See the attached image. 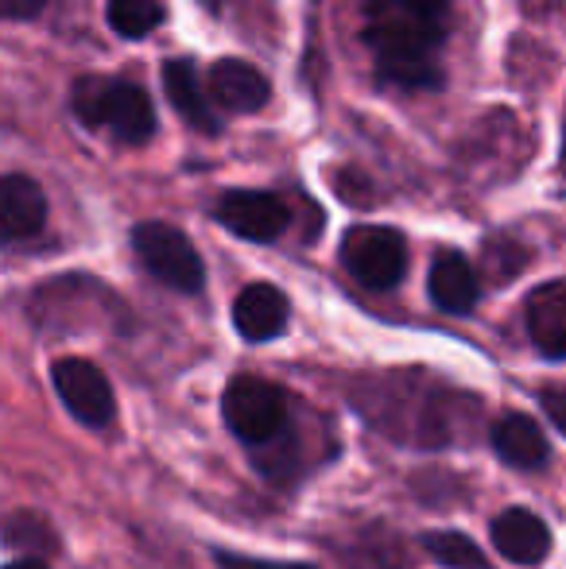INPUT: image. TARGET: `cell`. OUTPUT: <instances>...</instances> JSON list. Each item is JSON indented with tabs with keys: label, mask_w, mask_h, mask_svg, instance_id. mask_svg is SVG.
I'll use <instances>...</instances> for the list:
<instances>
[{
	"label": "cell",
	"mask_w": 566,
	"mask_h": 569,
	"mask_svg": "<svg viewBox=\"0 0 566 569\" xmlns=\"http://www.w3.org/2000/svg\"><path fill=\"white\" fill-rule=\"evenodd\" d=\"M47 0H0V20H36Z\"/></svg>",
	"instance_id": "19"
},
{
	"label": "cell",
	"mask_w": 566,
	"mask_h": 569,
	"mask_svg": "<svg viewBox=\"0 0 566 569\" xmlns=\"http://www.w3.org/2000/svg\"><path fill=\"white\" fill-rule=\"evenodd\" d=\"M341 263L369 291H393L408 271V240L385 226H357L341 240Z\"/></svg>",
	"instance_id": "4"
},
{
	"label": "cell",
	"mask_w": 566,
	"mask_h": 569,
	"mask_svg": "<svg viewBox=\"0 0 566 569\" xmlns=\"http://www.w3.org/2000/svg\"><path fill=\"white\" fill-rule=\"evenodd\" d=\"M214 218L229 232H237V237L268 244V240H276L287 229L291 213H287L284 198L268 194V190H229L214 206Z\"/></svg>",
	"instance_id": "7"
},
{
	"label": "cell",
	"mask_w": 566,
	"mask_h": 569,
	"mask_svg": "<svg viewBox=\"0 0 566 569\" xmlns=\"http://www.w3.org/2000/svg\"><path fill=\"white\" fill-rule=\"evenodd\" d=\"M132 248H137L140 263L148 268L151 279H159L163 287L179 295H198L206 283V263L198 256V248L187 240V232L163 221H143L132 229Z\"/></svg>",
	"instance_id": "3"
},
{
	"label": "cell",
	"mask_w": 566,
	"mask_h": 569,
	"mask_svg": "<svg viewBox=\"0 0 566 569\" xmlns=\"http://www.w3.org/2000/svg\"><path fill=\"white\" fill-rule=\"evenodd\" d=\"M54 391H59L62 407L75 415L82 427H109L117 415V396L109 376L98 365L82 357H62L51 368Z\"/></svg>",
	"instance_id": "6"
},
{
	"label": "cell",
	"mask_w": 566,
	"mask_h": 569,
	"mask_svg": "<svg viewBox=\"0 0 566 569\" xmlns=\"http://www.w3.org/2000/svg\"><path fill=\"white\" fill-rule=\"evenodd\" d=\"M528 12H536V16H552V12H559L563 8V0H520Z\"/></svg>",
	"instance_id": "21"
},
{
	"label": "cell",
	"mask_w": 566,
	"mask_h": 569,
	"mask_svg": "<svg viewBox=\"0 0 566 569\" xmlns=\"http://www.w3.org/2000/svg\"><path fill=\"white\" fill-rule=\"evenodd\" d=\"M70 106L82 117V124L106 128L121 143H143L156 132L151 98L125 78H82L70 93Z\"/></svg>",
	"instance_id": "2"
},
{
	"label": "cell",
	"mask_w": 566,
	"mask_h": 569,
	"mask_svg": "<svg viewBox=\"0 0 566 569\" xmlns=\"http://www.w3.org/2000/svg\"><path fill=\"white\" fill-rule=\"evenodd\" d=\"M287 295L272 283H252L237 295L234 302V326L245 341H272L287 330Z\"/></svg>",
	"instance_id": "10"
},
{
	"label": "cell",
	"mask_w": 566,
	"mask_h": 569,
	"mask_svg": "<svg viewBox=\"0 0 566 569\" xmlns=\"http://www.w3.org/2000/svg\"><path fill=\"white\" fill-rule=\"evenodd\" d=\"M0 569H47L39 558H20V562H8V566H0Z\"/></svg>",
	"instance_id": "22"
},
{
	"label": "cell",
	"mask_w": 566,
	"mask_h": 569,
	"mask_svg": "<svg viewBox=\"0 0 566 569\" xmlns=\"http://www.w3.org/2000/svg\"><path fill=\"white\" fill-rule=\"evenodd\" d=\"M163 90L167 98H171V106L179 109V117L187 120L190 128H198V132H218L221 120L214 117L210 101H206V86L202 78H198V67L190 59H171L163 67Z\"/></svg>",
	"instance_id": "15"
},
{
	"label": "cell",
	"mask_w": 566,
	"mask_h": 569,
	"mask_svg": "<svg viewBox=\"0 0 566 569\" xmlns=\"http://www.w3.org/2000/svg\"><path fill=\"white\" fill-rule=\"evenodd\" d=\"M493 450L505 465L524 472H536L552 461V442L528 415H505V419L493 422Z\"/></svg>",
	"instance_id": "12"
},
{
	"label": "cell",
	"mask_w": 566,
	"mask_h": 569,
	"mask_svg": "<svg viewBox=\"0 0 566 569\" xmlns=\"http://www.w3.org/2000/svg\"><path fill=\"white\" fill-rule=\"evenodd\" d=\"M528 333L536 341L539 357L563 360L566 357V283L547 279L528 299Z\"/></svg>",
	"instance_id": "14"
},
{
	"label": "cell",
	"mask_w": 566,
	"mask_h": 569,
	"mask_svg": "<svg viewBox=\"0 0 566 569\" xmlns=\"http://www.w3.org/2000/svg\"><path fill=\"white\" fill-rule=\"evenodd\" d=\"M424 550L435 562H443L450 569H489V558L481 555V547H474V542L458 531H427Z\"/></svg>",
	"instance_id": "17"
},
{
	"label": "cell",
	"mask_w": 566,
	"mask_h": 569,
	"mask_svg": "<svg viewBox=\"0 0 566 569\" xmlns=\"http://www.w3.org/2000/svg\"><path fill=\"white\" fill-rule=\"evenodd\" d=\"M214 4H218V0H214Z\"/></svg>",
	"instance_id": "23"
},
{
	"label": "cell",
	"mask_w": 566,
	"mask_h": 569,
	"mask_svg": "<svg viewBox=\"0 0 566 569\" xmlns=\"http://www.w3.org/2000/svg\"><path fill=\"white\" fill-rule=\"evenodd\" d=\"M109 23H113L117 36L125 39H143L163 23L167 8L163 0H109Z\"/></svg>",
	"instance_id": "16"
},
{
	"label": "cell",
	"mask_w": 566,
	"mask_h": 569,
	"mask_svg": "<svg viewBox=\"0 0 566 569\" xmlns=\"http://www.w3.org/2000/svg\"><path fill=\"white\" fill-rule=\"evenodd\" d=\"M493 547L516 566H539L552 555V527L536 511L508 508L505 516L493 519Z\"/></svg>",
	"instance_id": "9"
},
{
	"label": "cell",
	"mask_w": 566,
	"mask_h": 569,
	"mask_svg": "<svg viewBox=\"0 0 566 569\" xmlns=\"http://www.w3.org/2000/svg\"><path fill=\"white\" fill-rule=\"evenodd\" d=\"M544 407H547V419L555 422L559 430H566V403H563V391L559 388H552V391H544Z\"/></svg>",
	"instance_id": "20"
},
{
	"label": "cell",
	"mask_w": 566,
	"mask_h": 569,
	"mask_svg": "<svg viewBox=\"0 0 566 569\" xmlns=\"http://www.w3.org/2000/svg\"><path fill=\"white\" fill-rule=\"evenodd\" d=\"M218 566L221 569H318L310 562H276V558H249V555H234V550H218Z\"/></svg>",
	"instance_id": "18"
},
{
	"label": "cell",
	"mask_w": 566,
	"mask_h": 569,
	"mask_svg": "<svg viewBox=\"0 0 566 569\" xmlns=\"http://www.w3.org/2000/svg\"><path fill=\"white\" fill-rule=\"evenodd\" d=\"M430 299H435L438 310L446 315H469L481 299V283H477L474 263L461 252H438L435 263H430Z\"/></svg>",
	"instance_id": "13"
},
{
	"label": "cell",
	"mask_w": 566,
	"mask_h": 569,
	"mask_svg": "<svg viewBox=\"0 0 566 569\" xmlns=\"http://www.w3.org/2000/svg\"><path fill=\"white\" fill-rule=\"evenodd\" d=\"M450 31V0H365V43L377 74L404 90H438V51Z\"/></svg>",
	"instance_id": "1"
},
{
	"label": "cell",
	"mask_w": 566,
	"mask_h": 569,
	"mask_svg": "<svg viewBox=\"0 0 566 569\" xmlns=\"http://www.w3.org/2000/svg\"><path fill=\"white\" fill-rule=\"evenodd\" d=\"M47 226V194L28 174H0V244H20Z\"/></svg>",
	"instance_id": "8"
},
{
	"label": "cell",
	"mask_w": 566,
	"mask_h": 569,
	"mask_svg": "<svg viewBox=\"0 0 566 569\" xmlns=\"http://www.w3.org/2000/svg\"><path fill=\"white\" fill-rule=\"evenodd\" d=\"M221 415H226V427L241 442L268 446L284 430L287 399L276 383L260 380V376H237L226 388V396H221Z\"/></svg>",
	"instance_id": "5"
},
{
	"label": "cell",
	"mask_w": 566,
	"mask_h": 569,
	"mask_svg": "<svg viewBox=\"0 0 566 569\" xmlns=\"http://www.w3.org/2000/svg\"><path fill=\"white\" fill-rule=\"evenodd\" d=\"M206 90L214 93L221 109L229 113H257V109L268 106L272 90H268V78L260 74L252 62H241V59H221L214 62L210 70V86Z\"/></svg>",
	"instance_id": "11"
}]
</instances>
